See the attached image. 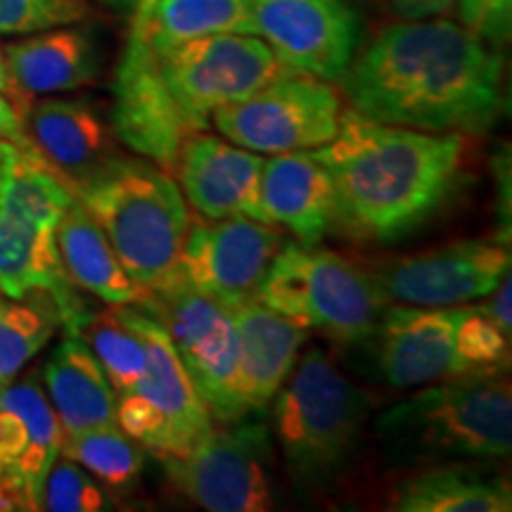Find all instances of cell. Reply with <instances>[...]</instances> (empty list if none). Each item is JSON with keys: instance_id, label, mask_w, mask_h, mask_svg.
Wrapping results in <instances>:
<instances>
[{"instance_id": "9a60e30c", "label": "cell", "mask_w": 512, "mask_h": 512, "mask_svg": "<svg viewBox=\"0 0 512 512\" xmlns=\"http://www.w3.org/2000/svg\"><path fill=\"white\" fill-rule=\"evenodd\" d=\"M460 306L394 304L384 309L370 344L375 375L396 389L453 377Z\"/></svg>"}, {"instance_id": "cb8c5ba5", "label": "cell", "mask_w": 512, "mask_h": 512, "mask_svg": "<svg viewBox=\"0 0 512 512\" xmlns=\"http://www.w3.org/2000/svg\"><path fill=\"white\" fill-rule=\"evenodd\" d=\"M403 512H510L508 479L465 467H437L408 477L394 494Z\"/></svg>"}, {"instance_id": "8d00e7d4", "label": "cell", "mask_w": 512, "mask_h": 512, "mask_svg": "<svg viewBox=\"0 0 512 512\" xmlns=\"http://www.w3.org/2000/svg\"><path fill=\"white\" fill-rule=\"evenodd\" d=\"M401 19H432L456 8L458 0H384Z\"/></svg>"}, {"instance_id": "484cf974", "label": "cell", "mask_w": 512, "mask_h": 512, "mask_svg": "<svg viewBox=\"0 0 512 512\" xmlns=\"http://www.w3.org/2000/svg\"><path fill=\"white\" fill-rule=\"evenodd\" d=\"M133 34H143L152 50L174 48L214 34H252L249 0H157Z\"/></svg>"}, {"instance_id": "ab89813d", "label": "cell", "mask_w": 512, "mask_h": 512, "mask_svg": "<svg viewBox=\"0 0 512 512\" xmlns=\"http://www.w3.org/2000/svg\"><path fill=\"white\" fill-rule=\"evenodd\" d=\"M157 0H138L136 10H133V27H140L145 22L147 15H150L152 8H155Z\"/></svg>"}, {"instance_id": "2e32d148", "label": "cell", "mask_w": 512, "mask_h": 512, "mask_svg": "<svg viewBox=\"0 0 512 512\" xmlns=\"http://www.w3.org/2000/svg\"><path fill=\"white\" fill-rule=\"evenodd\" d=\"M261 169L264 159L259 152L226 143L204 131L192 133L185 140L176 164L183 197L207 221L233 216L261 221Z\"/></svg>"}, {"instance_id": "3957f363", "label": "cell", "mask_w": 512, "mask_h": 512, "mask_svg": "<svg viewBox=\"0 0 512 512\" xmlns=\"http://www.w3.org/2000/svg\"><path fill=\"white\" fill-rule=\"evenodd\" d=\"M74 197L98 221L143 299L176 278L190 214L169 171L143 157L117 155Z\"/></svg>"}, {"instance_id": "4316f807", "label": "cell", "mask_w": 512, "mask_h": 512, "mask_svg": "<svg viewBox=\"0 0 512 512\" xmlns=\"http://www.w3.org/2000/svg\"><path fill=\"white\" fill-rule=\"evenodd\" d=\"M81 337H86L117 396L131 392L145 375L147 342L143 311L136 304H121L93 313Z\"/></svg>"}, {"instance_id": "f35d334b", "label": "cell", "mask_w": 512, "mask_h": 512, "mask_svg": "<svg viewBox=\"0 0 512 512\" xmlns=\"http://www.w3.org/2000/svg\"><path fill=\"white\" fill-rule=\"evenodd\" d=\"M0 95H5V98L15 105V110L22 114V119H27L31 105H34V98H29V95L17 86L15 79H12L3 50H0Z\"/></svg>"}, {"instance_id": "83f0119b", "label": "cell", "mask_w": 512, "mask_h": 512, "mask_svg": "<svg viewBox=\"0 0 512 512\" xmlns=\"http://www.w3.org/2000/svg\"><path fill=\"white\" fill-rule=\"evenodd\" d=\"M57 328L60 316L50 294L31 292L22 299L0 294V389L46 347Z\"/></svg>"}, {"instance_id": "f1b7e54d", "label": "cell", "mask_w": 512, "mask_h": 512, "mask_svg": "<svg viewBox=\"0 0 512 512\" xmlns=\"http://www.w3.org/2000/svg\"><path fill=\"white\" fill-rule=\"evenodd\" d=\"M60 453L86 467L95 479L117 494H124L138 482L145 465L138 441L128 437L119 425L64 437Z\"/></svg>"}, {"instance_id": "1f68e13d", "label": "cell", "mask_w": 512, "mask_h": 512, "mask_svg": "<svg viewBox=\"0 0 512 512\" xmlns=\"http://www.w3.org/2000/svg\"><path fill=\"white\" fill-rule=\"evenodd\" d=\"M88 0H0V34H38L83 22Z\"/></svg>"}, {"instance_id": "ba28073f", "label": "cell", "mask_w": 512, "mask_h": 512, "mask_svg": "<svg viewBox=\"0 0 512 512\" xmlns=\"http://www.w3.org/2000/svg\"><path fill=\"white\" fill-rule=\"evenodd\" d=\"M145 375L117 396V425L159 460L185 458L214 432V418L197 394L169 332L143 309Z\"/></svg>"}, {"instance_id": "d6a6232c", "label": "cell", "mask_w": 512, "mask_h": 512, "mask_svg": "<svg viewBox=\"0 0 512 512\" xmlns=\"http://www.w3.org/2000/svg\"><path fill=\"white\" fill-rule=\"evenodd\" d=\"M458 15L467 29L491 46L503 48L512 34V0H458Z\"/></svg>"}, {"instance_id": "7a4b0ae2", "label": "cell", "mask_w": 512, "mask_h": 512, "mask_svg": "<svg viewBox=\"0 0 512 512\" xmlns=\"http://www.w3.org/2000/svg\"><path fill=\"white\" fill-rule=\"evenodd\" d=\"M337 192V223L354 240L396 242L425 226L463 181L465 133H430L342 112L313 150Z\"/></svg>"}, {"instance_id": "e575fe53", "label": "cell", "mask_w": 512, "mask_h": 512, "mask_svg": "<svg viewBox=\"0 0 512 512\" xmlns=\"http://www.w3.org/2000/svg\"><path fill=\"white\" fill-rule=\"evenodd\" d=\"M486 302H482V309L489 313V318L501 328L505 335L512 337V278L505 273L494 290L486 294Z\"/></svg>"}, {"instance_id": "7c38bea8", "label": "cell", "mask_w": 512, "mask_h": 512, "mask_svg": "<svg viewBox=\"0 0 512 512\" xmlns=\"http://www.w3.org/2000/svg\"><path fill=\"white\" fill-rule=\"evenodd\" d=\"M249 17L292 72L339 81L358 53L361 24L344 0H249Z\"/></svg>"}, {"instance_id": "277c9868", "label": "cell", "mask_w": 512, "mask_h": 512, "mask_svg": "<svg viewBox=\"0 0 512 512\" xmlns=\"http://www.w3.org/2000/svg\"><path fill=\"white\" fill-rule=\"evenodd\" d=\"M384 448L401 460H501L512 451L508 373L446 377L377 418Z\"/></svg>"}, {"instance_id": "ac0fdd59", "label": "cell", "mask_w": 512, "mask_h": 512, "mask_svg": "<svg viewBox=\"0 0 512 512\" xmlns=\"http://www.w3.org/2000/svg\"><path fill=\"white\" fill-rule=\"evenodd\" d=\"M261 221L280 226L302 245H318L337 223V192L313 150L264 159L259 185Z\"/></svg>"}, {"instance_id": "7402d4cb", "label": "cell", "mask_w": 512, "mask_h": 512, "mask_svg": "<svg viewBox=\"0 0 512 512\" xmlns=\"http://www.w3.org/2000/svg\"><path fill=\"white\" fill-rule=\"evenodd\" d=\"M12 79L29 98L88 86L98 79V48L88 31L48 29L5 46Z\"/></svg>"}, {"instance_id": "9c48e42d", "label": "cell", "mask_w": 512, "mask_h": 512, "mask_svg": "<svg viewBox=\"0 0 512 512\" xmlns=\"http://www.w3.org/2000/svg\"><path fill=\"white\" fill-rule=\"evenodd\" d=\"M339 117V95L328 81L290 69L249 98L216 110L211 124L245 150L283 155L328 145Z\"/></svg>"}, {"instance_id": "f546056e", "label": "cell", "mask_w": 512, "mask_h": 512, "mask_svg": "<svg viewBox=\"0 0 512 512\" xmlns=\"http://www.w3.org/2000/svg\"><path fill=\"white\" fill-rule=\"evenodd\" d=\"M510 335L498 328L482 304L460 306L453 377L475 373H508Z\"/></svg>"}, {"instance_id": "ffe728a7", "label": "cell", "mask_w": 512, "mask_h": 512, "mask_svg": "<svg viewBox=\"0 0 512 512\" xmlns=\"http://www.w3.org/2000/svg\"><path fill=\"white\" fill-rule=\"evenodd\" d=\"M31 143L64 181L79 188L117 157V136L91 105L48 98L31 105L24 119Z\"/></svg>"}, {"instance_id": "30bf717a", "label": "cell", "mask_w": 512, "mask_h": 512, "mask_svg": "<svg viewBox=\"0 0 512 512\" xmlns=\"http://www.w3.org/2000/svg\"><path fill=\"white\" fill-rule=\"evenodd\" d=\"M185 498L211 512H266L273 498V444L264 422H230L185 458L162 460Z\"/></svg>"}, {"instance_id": "d6986e66", "label": "cell", "mask_w": 512, "mask_h": 512, "mask_svg": "<svg viewBox=\"0 0 512 512\" xmlns=\"http://www.w3.org/2000/svg\"><path fill=\"white\" fill-rule=\"evenodd\" d=\"M228 313L240 339V411L242 415L264 411L290 377L306 342V328L268 309L259 299H247Z\"/></svg>"}, {"instance_id": "d4e9b609", "label": "cell", "mask_w": 512, "mask_h": 512, "mask_svg": "<svg viewBox=\"0 0 512 512\" xmlns=\"http://www.w3.org/2000/svg\"><path fill=\"white\" fill-rule=\"evenodd\" d=\"M0 408L15 411L27 430V446L15 463L17 475L22 477L27 489L31 508L41 510L43 482H46L50 467L60 456L62 448V425L57 420L53 403L43 392L38 375L31 373L22 382L8 384L0 389Z\"/></svg>"}, {"instance_id": "603a6c76", "label": "cell", "mask_w": 512, "mask_h": 512, "mask_svg": "<svg viewBox=\"0 0 512 512\" xmlns=\"http://www.w3.org/2000/svg\"><path fill=\"white\" fill-rule=\"evenodd\" d=\"M55 242L64 271L79 290L95 294L110 306H138L143 302L140 287L121 266L107 235L102 233L98 221L81 207V202L74 200L57 221Z\"/></svg>"}, {"instance_id": "52a82bcc", "label": "cell", "mask_w": 512, "mask_h": 512, "mask_svg": "<svg viewBox=\"0 0 512 512\" xmlns=\"http://www.w3.org/2000/svg\"><path fill=\"white\" fill-rule=\"evenodd\" d=\"M152 53L166 91L195 133L207 131L216 110L249 98L290 72L252 34L202 36Z\"/></svg>"}, {"instance_id": "5b68a950", "label": "cell", "mask_w": 512, "mask_h": 512, "mask_svg": "<svg viewBox=\"0 0 512 512\" xmlns=\"http://www.w3.org/2000/svg\"><path fill=\"white\" fill-rule=\"evenodd\" d=\"M292 370L275 394V439L297 489H328L354 458L370 396L316 347Z\"/></svg>"}, {"instance_id": "b9f144b4", "label": "cell", "mask_w": 512, "mask_h": 512, "mask_svg": "<svg viewBox=\"0 0 512 512\" xmlns=\"http://www.w3.org/2000/svg\"><path fill=\"white\" fill-rule=\"evenodd\" d=\"M8 140H0V190H3V171H5V157H8Z\"/></svg>"}, {"instance_id": "836d02e7", "label": "cell", "mask_w": 512, "mask_h": 512, "mask_svg": "<svg viewBox=\"0 0 512 512\" xmlns=\"http://www.w3.org/2000/svg\"><path fill=\"white\" fill-rule=\"evenodd\" d=\"M27 446V430L15 411L0 408V472L8 470L22 456Z\"/></svg>"}, {"instance_id": "74e56055", "label": "cell", "mask_w": 512, "mask_h": 512, "mask_svg": "<svg viewBox=\"0 0 512 512\" xmlns=\"http://www.w3.org/2000/svg\"><path fill=\"white\" fill-rule=\"evenodd\" d=\"M0 140H8V143L22 147L34 145L27 133V126H24L22 114L15 110V105L5 95H0Z\"/></svg>"}, {"instance_id": "5bb4252c", "label": "cell", "mask_w": 512, "mask_h": 512, "mask_svg": "<svg viewBox=\"0 0 512 512\" xmlns=\"http://www.w3.org/2000/svg\"><path fill=\"white\" fill-rule=\"evenodd\" d=\"M112 131L136 155L169 174H176L181 147L195 133L166 91L150 43L133 31L114 79Z\"/></svg>"}, {"instance_id": "8992f818", "label": "cell", "mask_w": 512, "mask_h": 512, "mask_svg": "<svg viewBox=\"0 0 512 512\" xmlns=\"http://www.w3.org/2000/svg\"><path fill=\"white\" fill-rule=\"evenodd\" d=\"M268 309L339 344L373 335L389 299L375 275L318 245L285 242L256 294Z\"/></svg>"}, {"instance_id": "4fadbf2b", "label": "cell", "mask_w": 512, "mask_h": 512, "mask_svg": "<svg viewBox=\"0 0 512 512\" xmlns=\"http://www.w3.org/2000/svg\"><path fill=\"white\" fill-rule=\"evenodd\" d=\"M510 273V249L501 242L460 240L427 252L384 261L375 280L387 299L413 306H460L484 299Z\"/></svg>"}, {"instance_id": "60d3db41", "label": "cell", "mask_w": 512, "mask_h": 512, "mask_svg": "<svg viewBox=\"0 0 512 512\" xmlns=\"http://www.w3.org/2000/svg\"><path fill=\"white\" fill-rule=\"evenodd\" d=\"M105 3L119 12H133L136 10L138 0H105Z\"/></svg>"}, {"instance_id": "d590c367", "label": "cell", "mask_w": 512, "mask_h": 512, "mask_svg": "<svg viewBox=\"0 0 512 512\" xmlns=\"http://www.w3.org/2000/svg\"><path fill=\"white\" fill-rule=\"evenodd\" d=\"M496 183H498V223H501V233L498 242L508 247L510 245V155L505 147V157L498 155L494 159Z\"/></svg>"}, {"instance_id": "4dcf8cb0", "label": "cell", "mask_w": 512, "mask_h": 512, "mask_svg": "<svg viewBox=\"0 0 512 512\" xmlns=\"http://www.w3.org/2000/svg\"><path fill=\"white\" fill-rule=\"evenodd\" d=\"M110 508V498L91 475L74 460H55L43 482L41 510L50 512H98Z\"/></svg>"}, {"instance_id": "6da1fadb", "label": "cell", "mask_w": 512, "mask_h": 512, "mask_svg": "<svg viewBox=\"0 0 512 512\" xmlns=\"http://www.w3.org/2000/svg\"><path fill=\"white\" fill-rule=\"evenodd\" d=\"M339 83L354 112L415 131L479 136L505 110L498 48L441 17L380 31Z\"/></svg>"}, {"instance_id": "44dd1931", "label": "cell", "mask_w": 512, "mask_h": 512, "mask_svg": "<svg viewBox=\"0 0 512 512\" xmlns=\"http://www.w3.org/2000/svg\"><path fill=\"white\" fill-rule=\"evenodd\" d=\"M43 377L64 437L117 427V394L81 337L64 339L48 358Z\"/></svg>"}, {"instance_id": "e0dca14e", "label": "cell", "mask_w": 512, "mask_h": 512, "mask_svg": "<svg viewBox=\"0 0 512 512\" xmlns=\"http://www.w3.org/2000/svg\"><path fill=\"white\" fill-rule=\"evenodd\" d=\"M31 292L50 294L67 335L81 337L93 313L64 271L55 228L0 211V294L22 299Z\"/></svg>"}, {"instance_id": "8fae6325", "label": "cell", "mask_w": 512, "mask_h": 512, "mask_svg": "<svg viewBox=\"0 0 512 512\" xmlns=\"http://www.w3.org/2000/svg\"><path fill=\"white\" fill-rule=\"evenodd\" d=\"M283 245V230L245 216L197 221L188 226L176 280L233 309L256 299Z\"/></svg>"}]
</instances>
